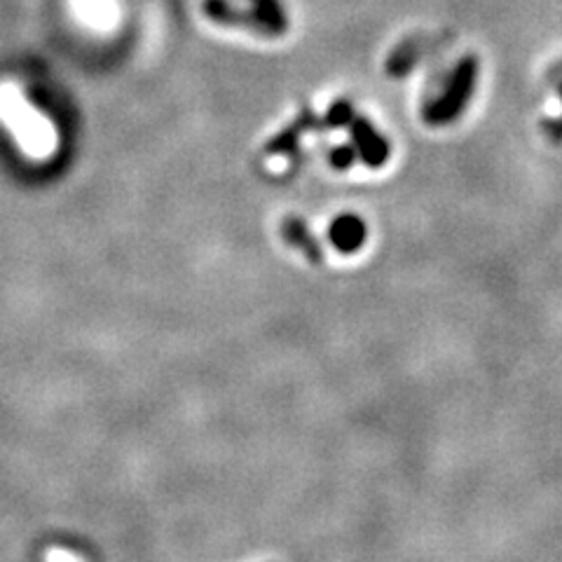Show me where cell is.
I'll use <instances>...</instances> for the list:
<instances>
[{
	"instance_id": "obj_2",
	"label": "cell",
	"mask_w": 562,
	"mask_h": 562,
	"mask_svg": "<svg viewBox=\"0 0 562 562\" xmlns=\"http://www.w3.org/2000/svg\"><path fill=\"white\" fill-rule=\"evenodd\" d=\"M333 239H335V246H340L342 251L359 249L361 239H363L361 223L354 221V218H342L340 223H335Z\"/></svg>"
},
{
	"instance_id": "obj_1",
	"label": "cell",
	"mask_w": 562,
	"mask_h": 562,
	"mask_svg": "<svg viewBox=\"0 0 562 562\" xmlns=\"http://www.w3.org/2000/svg\"><path fill=\"white\" fill-rule=\"evenodd\" d=\"M0 113L8 120V125L15 129L17 139L26 148V153L45 157L52 153L57 136H54L52 127L47 125L43 115H38L29 101L15 89H0Z\"/></svg>"
}]
</instances>
